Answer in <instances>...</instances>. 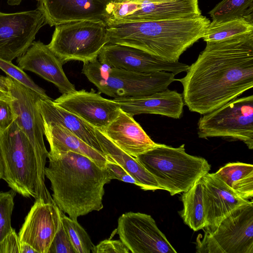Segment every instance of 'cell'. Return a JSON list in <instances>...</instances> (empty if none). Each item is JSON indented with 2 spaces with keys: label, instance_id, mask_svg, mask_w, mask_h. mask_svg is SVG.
<instances>
[{
  "label": "cell",
  "instance_id": "1",
  "mask_svg": "<svg viewBox=\"0 0 253 253\" xmlns=\"http://www.w3.org/2000/svg\"><path fill=\"white\" fill-rule=\"evenodd\" d=\"M206 43L186 75L176 79L182 84L184 104L201 115L253 87V33Z\"/></svg>",
  "mask_w": 253,
  "mask_h": 253
},
{
  "label": "cell",
  "instance_id": "2",
  "mask_svg": "<svg viewBox=\"0 0 253 253\" xmlns=\"http://www.w3.org/2000/svg\"><path fill=\"white\" fill-rule=\"evenodd\" d=\"M45 176L51 183L52 199L59 210L73 219L103 208L104 186L112 178L105 168L83 155L68 151L48 153Z\"/></svg>",
  "mask_w": 253,
  "mask_h": 253
},
{
  "label": "cell",
  "instance_id": "3",
  "mask_svg": "<svg viewBox=\"0 0 253 253\" xmlns=\"http://www.w3.org/2000/svg\"><path fill=\"white\" fill-rule=\"evenodd\" d=\"M211 21L198 16L107 26L108 43L135 47L169 62L202 38Z\"/></svg>",
  "mask_w": 253,
  "mask_h": 253
},
{
  "label": "cell",
  "instance_id": "4",
  "mask_svg": "<svg viewBox=\"0 0 253 253\" xmlns=\"http://www.w3.org/2000/svg\"><path fill=\"white\" fill-rule=\"evenodd\" d=\"M136 159L171 196L187 191L211 169L205 158L187 153L184 144L175 148L158 143Z\"/></svg>",
  "mask_w": 253,
  "mask_h": 253
},
{
  "label": "cell",
  "instance_id": "5",
  "mask_svg": "<svg viewBox=\"0 0 253 253\" xmlns=\"http://www.w3.org/2000/svg\"><path fill=\"white\" fill-rule=\"evenodd\" d=\"M2 179L12 190L25 197L39 199L36 156L25 134L14 122L0 131Z\"/></svg>",
  "mask_w": 253,
  "mask_h": 253
},
{
  "label": "cell",
  "instance_id": "6",
  "mask_svg": "<svg viewBox=\"0 0 253 253\" xmlns=\"http://www.w3.org/2000/svg\"><path fill=\"white\" fill-rule=\"evenodd\" d=\"M6 77L15 116L14 122L28 137L36 156L39 199L45 203H51L53 199L45 184L44 169L48 152L43 140V121L37 105L40 98H45L13 78L8 76Z\"/></svg>",
  "mask_w": 253,
  "mask_h": 253
},
{
  "label": "cell",
  "instance_id": "7",
  "mask_svg": "<svg viewBox=\"0 0 253 253\" xmlns=\"http://www.w3.org/2000/svg\"><path fill=\"white\" fill-rule=\"evenodd\" d=\"M108 43L107 25L101 20L72 21L55 26L49 48L63 64L97 58Z\"/></svg>",
  "mask_w": 253,
  "mask_h": 253
},
{
  "label": "cell",
  "instance_id": "8",
  "mask_svg": "<svg viewBox=\"0 0 253 253\" xmlns=\"http://www.w3.org/2000/svg\"><path fill=\"white\" fill-rule=\"evenodd\" d=\"M196 239V253H253V202L235 209Z\"/></svg>",
  "mask_w": 253,
  "mask_h": 253
},
{
  "label": "cell",
  "instance_id": "9",
  "mask_svg": "<svg viewBox=\"0 0 253 253\" xmlns=\"http://www.w3.org/2000/svg\"><path fill=\"white\" fill-rule=\"evenodd\" d=\"M201 138H230L253 149V95L236 98L204 114L198 123Z\"/></svg>",
  "mask_w": 253,
  "mask_h": 253
},
{
  "label": "cell",
  "instance_id": "10",
  "mask_svg": "<svg viewBox=\"0 0 253 253\" xmlns=\"http://www.w3.org/2000/svg\"><path fill=\"white\" fill-rule=\"evenodd\" d=\"M201 15L198 0H113L108 6L106 23L109 26Z\"/></svg>",
  "mask_w": 253,
  "mask_h": 253
},
{
  "label": "cell",
  "instance_id": "11",
  "mask_svg": "<svg viewBox=\"0 0 253 253\" xmlns=\"http://www.w3.org/2000/svg\"><path fill=\"white\" fill-rule=\"evenodd\" d=\"M116 233L132 253H176L149 214L129 211L118 220Z\"/></svg>",
  "mask_w": 253,
  "mask_h": 253
},
{
  "label": "cell",
  "instance_id": "12",
  "mask_svg": "<svg viewBox=\"0 0 253 253\" xmlns=\"http://www.w3.org/2000/svg\"><path fill=\"white\" fill-rule=\"evenodd\" d=\"M44 24L38 9L12 13L0 11V58L11 62L23 54Z\"/></svg>",
  "mask_w": 253,
  "mask_h": 253
},
{
  "label": "cell",
  "instance_id": "13",
  "mask_svg": "<svg viewBox=\"0 0 253 253\" xmlns=\"http://www.w3.org/2000/svg\"><path fill=\"white\" fill-rule=\"evenodd\" d=\"M98 57L112 68L138 73L165 71L176 75L186 72L189 67L179 61H165L139 49L118 44H106Z\"/></svg>",
  "mask_w": 253,
  "mask_h": 253
},
{
  "label": "cell",
  "instance_id": "14",
  "mask_svg": "<svg viewBox=\"0 0 253 253\" xmlns=\"http://www.w3.org/2000/svg\"><path fill=\"white\" fill-rule=\"evenodd\" d=\"M175 75L160 71L138 73L112 68L105 85L99 90L114 98L149 95L168 88Z\"/></svg>",
  "mask_w": 253,
  "mask_h": 253
},
{
  "label": "cell",
  "instance_id": "15",
  "mask_svg": "<svg viewBox=\"0 0 253 253\" xmlns=\"http://www.w3.org/2000/svg\"><path fill=\"white\" fill-rule=\"evenodd\" d=\"M57 105L78 116L95 128L103 129L118 115L120 108L113 99L91 89L76 90L53 100Z\"/></svg>",
  "mask_w": 253,
  "mask_h": 253
},
{
  "label": "cell",
  "instance_id": "16",
  "mask_svg": "<svg viewBox=\"0 0 253 253\" xmlns=\"http://www.w3.org/2000/svg\"><path fill=\"white\" fill-rule=\"evenodd\" d=\"M61 223V211L55 203L37 199L19 232L20 242L29 244L38 253H48Z\"/></svg>",
  "mask_w": 253,
  "mask_h": 253
},
{
  "label": "cell",
  "instance_id": "17",
  "mask_svg": "<svg viewBox=\"0 0 253 253\" xmlns=\"http://www.w3.org/2000/svg\"><path fill=\"white\" fill-rule=\"evenodd\" d=\"M113 0H39V9L45 24L52 27L84 20H101L105 22L108 8Z\"/></svg>",
  "mask_w": 253,
  "mask_h": 253
},
{
  "label": "cell",
  "instance_id": "18",
  "mask_svg": "<svg viewBox=\"0 0 253 253\" xmlns=\"http://www.w3.org/2000/svg\"><path fill=\"white\" fill-rule=\"evenodd\" d=\"M18 67L34 73L53 84L62 94L76 91L64 73L61 61L40 41L33 42L27 50L17 58Z\"/></svg>",
  "mask_w": 253,
  "mask_h": 253
},
{
  "label": "cell",
  "instance_id": "19",
  "mask_svg": "<svg viewBox=\"0 0 253 253\" xmlns=\"http://www.w3.org/2000/svg\"><path fill=\"white\" fill-rule=\"evenodd\" d=\"M207 225L212 230L231 212L249 200L237 195L215 173H207L201 178Z\"/></svg>",
  "mask_w": 253,
  "mask_h": 253
},
{
  "label": "cell",
  "instance_id": "20",
  "mask_svg": "<svg viewBox=\"0 0 253 253\" xmlns=\"http://www.w3.org/2000/svg\"><path fill=\"white\" fill-rule=\"evenodd\" d=\"M120 109L132 117L141 114L180 119L184 103L182 95L168 88L149 95L114 98Z\"/></svg>",
  "mask_w": 253,
  "mask_h": 253
},
{
  "label": "cell",
  "instance_id": "21",
  "mask_svg": "<svg viewBox=\"0 0 253 253\" xmlns=\"http://www.w3.org/2000/svg\"><path fill=\"white\" fill-rule=\"evenodd\" d=\"M100 130L119 148L135 158L158 144L150 138L133 117L121 109L117 117Z\"/></svg>",
  "mask_w": 253,
  "mask_h": 253
},
{
  "label": "cell",
  "instance_id": "22",
  "mask_svg": "<svg viewBox=\"0 0 253 253\" xmlns=\"http://www.w3.org/2000/svg\"><path fill=\"white\" fill-rule=\"evenodd\" d=\"M37 105L44 122L61 125L89 146L103 153L96 136L95 127L57 105L51 99L40 98Z\"/></svg>",
  "mask_w": 253,
  "mask_h": 253
},
{
  "label": "cell",
  "instance_id": "23",
  "mask_svg": "<svg viewBox=\"0 0 253 253\" xmlns=\"http://www.w3.org/2000/svg\"><path fill=\"white\" fill-rule=\"evenodd\" d=\"M44 135L50 146L48 154L55 155L72 151L85 156L100 167L105 168L106 155L92 148L59 124L43 122Z\"/></svg>",
  "mask_w": 253,
  "mask_h": 253
},
{
  "label": "cell",
  "instance_id": "24",
  "mask_svg": "<svg viewBox=\"0 0 253 253\" xmlns=\"http://www.w3.org/2000/svg\"><path fill=\"white\" fill-rule=\"evenodd\" d=\"M96 138L107 160L123 167L135 179L141 189L162 190L154 176L135 158L113 143L100 129L95 128Z\"/></svg>",
  "mask_w": 253,
  "mask_h": 253
},
{
  "label": "cell",
  "instance_id": "25",
  "mask_svg": "<svg viewBox=\"0 0 253 253\" xmlns=\"http://www.w3.org/2000/svg\"><path fill=\"white\" fill-rule=\"evenodd\" d=\"M215 174L241 198L249 200L253 198V165L229 163L220 168Z\"/></svg>",
  "mask_w": 253,
  "mask_h": 253
},
{
  "label": "cell",
  "instance_id": "26",
  "mask_svg": "<svg viewBox=\"0 0 253 253\" xmlns=\"http://www.w3.org/2000/svg\"><path fill=\"white\" fill-rule=\"evenodd\" d=\"M182 193L181 198L183 207L179 212L184 223L194 231L203 229L207 223L201 178L189 190Z\"/></svg>",
  "mask_w": 253,
  "mask_h": 253
},
{
  "label": "cell",
  "instance_id": "27",
  "mask_svg": "<svg viewBox=\"0 0 253 253\" xmlns=\"http://www.w3.org/2000/svg\"><path fill=\"white\" fill-rule=\"evenodd\" d=\"M253 33V22L237 18L219 22H211L202 37L206 42H217Z\"/></svg>",
  "mask_w": 253,
  "mask_h": 253
},
{
  "label": "cell",
  "instance_id": "28",
  "mask_svg": "<svg viewBox=\"0 0 253 253\" xmlns=\"http://www.w3.org/2000/svg\"><path fill=\"white\" fill-rule=\"evenodd\" d=\"M209 13L213 22L237 18L253 22V0H222Z\"/></svg>",
  "mask_w": 253,
  "mask_h": 253
},
{
  "label": "cell",
  "instance_id": "29",
  "mask_svg": "<svg viewBox=\"0 0 253 253\" xmlns=\"http://www.w3.org/2000/svg\"><path fill=\"white\" fill-rule=\"evenodd\" d=\"M62 225L66 231L75 253H89L94 246L89 235L77 219L66 216L61 211Z\"/></svg>",
  "mask_w": 253,
  "mask_h": 253
},
{
  "label": "cell",
  "instance_id": "30",
  "mask_svg": "<svg viewBox=\"0 0 253 253\" xmlns=\"http://www.w3.org/2000/svg\"><path fill=\"white\" fill-rule=\"evenodd\" d=\"M82 73L99 90L106 85L112 67L97 58L83 63Z\"/></svg>",
  "mask_w": 253,
  "mask_h": 253
},
{
  "label": "cell",
  "instance_id": "31",
  "mask_svg": "<svg viewBox=\"0 0 253 253\" xmlns=\"http://www.w3.org/2000/svg\"><path fill=\"white\" fill-rule=\"evenodd\" d=\"M15 192H0V242L13 229L11 226V216L14 206Z\"/></svg>",
  "mask_w": 253,
  "mask_h": 253
},
{
  "label": "cell",
  "instance_id": "32",
  "mask_svg": "<svg viewBox=\"0 0 253 253\" xmlns=\"http://www.w3.org/2000/svg\"><path fill=\"white\" fill-rule=\"evenodd\" d=\"M0 69L7 76L39 93L45 98L51 99L47 96L43 89L35 84L24 71L14 65L11 62L0 58Z\"/></svg>",
  "mask_w": 253,
  "mask_h": 253
},
{
  "label": "cell",
  "instance_id": "33",
  "mask_svg": "<svg viewBox=\"0 0 253 253\" xmlns=\"http://www.w3.org/2000/svg\"><path fill=\"white\" fill-rule=\"evenodd\" d=\"M48 253H75L62 222L52 241Z\"/></svg>",
  "mask_w": 253,
  "mask_h": 253
},
{
  "label": "cell",
  "instance_id": "34",
  "mask_svg": "<svg viewBox=\"0 0 253 253\" xmlns=\"http://www.w3.org/2000/svg\"><path fill=\"white\" fill-rule=\"evenodd\" d=\"M93 253H129V250L120 239H106L94 246L91 251Z\"/></svg>",
  "mask_w": 253,
  "mask_h": 253
},
{
  "label": "cell",
  "instance_id": "35",
  "mask_svg": "<svg viewBox=\"0 0 253 253\" xmlns=\"http://www.w3.org/2000/svg\"><path fill=\"white\" fill-rule=\"evenodd\" d=\"M105 167L108 170L112 179H116L138 186L135 179L119 164L113 161H108Z\"/></svg>",
  "mask_w": 253,
  "mask_h": 253
},
{
  "label": "cell",
  "instance_id": "36",
  "mask_svg": "<svg viewBox=\"0 0 253 253\" xmlns=\"http://www.w3.org/2000/svg\"><path fill=\"white\" fill-rule=\"evenodd\" d=\"M10 100L0 99V131L6 129L15 121Z\"/></svg>",
  "mask_w": 253,
  "mask_h": 253
},
{
  "label": "cell",
  "instance_id": "37",
  "mask_svg": "<svg viewBox=\"0 0 253 253\" xmlns=\"http://www.w3.org/2000/svg\"><path fill=\"white\" fill-rule=\"evenodd\" d=\"M20 246L19 237L13 229L0 242V253H20Z\"/></svg>",
  "mask_w": 253,
  "mask_h": 253
},
{
  "label": "cell",
  "instance_id": "38",
  "mask_svg": "<svg viewBox=\"0 0 253 253\" xmlns=\"http://www.w3.org/2000/svg\"><path fill=\"white\" fill-rule=\"evenodd\" d=\"M20 253H38L30 245L27 243H20Z\"/></svg>",
  "mask_w": 253,
  "mask_h": 253
},
{
  "label": "cell",
  "instance_id": "39",
  "mask_svg": "<svg viewBox=\"0 0 253 253\" xmlns=\"http://www.w3.org/2000/svg\"><path fill=\"white\" fill-rule=\"evenodd\" d=\"M0 90L9 93L6 77L1 75H0Z\"/></svg>",
  "mask_w": 253,
  "mask_h": 253
},
{
  "label": "cell",
  "instance_id": "40",
  "mask_svg": "<svg viewBox=\"0 0 253 253\" xmlns=\"http://www.w3.org/2000/svg\"><path fill=\"white\" fill-rule=\"evenodd\" d=\"M0 99L10 100L11 98L9 93L3 92L0 90Z\"/></svg>",
  "mask_w": 253,
  "mask_h": 253
},
{
  "label": "cell",
  "instance_id": "41",
  "mask_svg": "<svg viewBox=\"0 0 253 253\" xmlns=\"http://www.w3.org/2000/svg\"><path fill=\"white\" fill-rule=\"evenodd\" d=\"M22 0H8L7 3L10 5H19Z\"/></svg>",
  "mask_w": 253,
  "mask_h": 253
},
{
  "label": "cell",
  "instance_id": "42",
  "mask_svg": "<svg viewBox=\"0 0 253 253\" xmlns=\"http://www.w3.org/2000/svg\"><path fill=\"white\" fill-rule=\"evenodd\" d=\"M3 173V167H2V162H1V158H0V179L2 178Z\"/></svg>",
  "mask_w": 253,
  "mask_h": 253
}]
</instances>
